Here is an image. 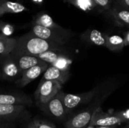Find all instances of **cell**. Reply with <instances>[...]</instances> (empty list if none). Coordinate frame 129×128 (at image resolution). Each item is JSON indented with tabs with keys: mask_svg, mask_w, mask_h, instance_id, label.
I'll use <instances>...</instances> for the list:
<instances>
[{
	"mask_svg": "<svg viewBox=\"0 0 129 128\" xmlns=\"http://www.w3.org/2000/svg\"><path fill=\"white\" fill-rule=\"evenodd\" d=\"M11 54L14 58L16 63H17L21 73L24 72L25 70L30 69L31 67H33L36 65H39L43 63L42 60H41L39 57H35V56L17 54V53H14V52L11 53Z\"/></svg>",
	"mask_w": 129,
	"mask_h": 128,
	"instance_id": "13",
	"label": "cell"
},
{
	"mask_svg": "<svg viewBox=\"0 0 129 128\" xmlns=\"http://www.w3.org/2000/svg\"><path fill=\"white\" fill-rule=\"evenodd\" d=\"M5 57V58L2 63V69H0L2 78L5 80L12 81L16 79L17 81L21 75V72L17 63L11 54Z\"/></svg>",
	"mask_w": 129,
	"mask_h": 128,
	"instance_id": "10",
	"label": "cell"
},
{
	"mask_svg": "<svg viewBox=\"0 0 129 128\" xmlns=\"http://www.w3.org/2000/svg\"><path fill=\"white\" fill-rule=\"evenodd\" d=\"M81 39L88 45L106 48V33L96 29H88L81 35Z\"/></svg>",
	"mask_w": 129,
	"mask_h": 128,
	"instance_id": "12",
	"label": "cell"
},
{
	"mask_svg": "<svg viewBox=\"0 0 129 128\" xmlns=\"http://www.w3.org/2000/svg\"><path fill=\"white\" fill-rule=\"evenodd\" d=\"M32 100L26 95L2 94H0V104L2 105H22L31 106Z\"/></svg>",
	"mask_w": 129,
	"mask_h": 128,
	"instance_id": "16",
	"label": "cell"
},
{
	"mask_svg": "<svg viewBox=\"0 0 129 128\" xmlns=\"http://www.w3.org/2000/svg\"><path fill=\"white\" fill-rule=\"evenodd\" d=\"M49 66L50 65L48 63L43 62L39 65L25 70L21 73L20 77L16 81V84L20 88H23L27 85L31 81L37 78L41 74L44 73Z\"/></svg>",
	"mask_w": 129,
	"mask_h": 128,
	"instance_id": "9",
	"label": "cell"
},
{
	"mask_svg": "<svg viewBox=\"0 0 129 128\" xmlns=\"http://www.w3.org/2000/svg\"><path fill=\"white\" fill-rule=\"evenodd\" d=\"M63 92L60 91L45 105L42 110L56 118L63 119L67 115L63 102Z\"/></svg>",
	"mask_w": 129,
	"mask_h": 128,
	"instance_id": "8",
	"label": "cell"
},
{
	"mask_svg": "<svg viewBox=\"0 0 129 128\" xmlns=\"http://www.w3.org/2000/svg\"><path fill=\"white\" fill-rule=\"evenodd\" d=\"M31 124L35 128H56L52 124L46 121L34 120Z\"/></svg>",
	"mask_w": 129,
	"mask_h": 128,
	"instance_id": "22",
	"label": "cell"
},
{
	"mask_svg": "<svg viewBox=\"0 0 129 128\" xmlns=\"http://www.w3.org/2000/svg\"><path fill=\"white\" fill-rule=\"evenodd\" d=\"M96 7L104 13L108 12L112 8L113 1V0H92Z\"/></svg>",
	"mask_w": 129,
	"mask_h": 128,
	"instance_id": "21",
	"label": "cell"
},
{
	"mask_svg": "<svg viewBox=\"0 0 129 128\" xmlns=\"http://www.w3.org/2000/svg\"><path fill=\"white\" fill-rule=\"evenodd\" d=\"M2 0H0V3H1V2H2Z\"/></svg>",
	"mask_w": 129,
	"mask_h": 128,
	"instance_id": "31",
	"label": "cell"
},
{
	"mask_svg": "<svg viewBox=\"0 0 129 128\" xmlns=\"http://www.w3.org/2000/svg\"><path fill=\"white\" fill-rule=\"evenodd\" d=\"M103 91V85L98 86L93 90L79 94H70L63 93V102L67 113L82 105L91 103L95 97H99L101 91Z\"/></svg>",
	"mask_w": 129,
	"mask_h": 128,
	"instance_id": "5",
	"label": "cell"
},
{
	"mask_svg": "<svg viewBox=\"0 0 129 128\" xmlns=\"http://www.w3.org/2000/svg\"><path fill=\"white\" fill-rule=\"evenodd\" d=\"M37 57L50 66L66 71H69L70 65L72 63V60L66 48L48 51L38 55Z\"/></svg>",
	"mask_w": 129,
	"mask_h": 128,
	"instance_id": "6",
	"label": "cell"
},
{
	"mask_svg": "<svg viewBox=\"0 0 129 128\" xmlns=\"http://www.w3.org/2000/svg\"><path fill=\"white\" fill-rule=\"evenodd\" d=\"M111 93L109 92L108 94H104L103 96H101L98 98L97 101L91 106L88 109L82 111L76 115L71 117L65 124V128H87L91 122L93 113L94 111L101 107V104L103 101L109 96Z\"/></svg>",
	"mask_w": 129,
	"mask_h": 128,
	"instance_id": "4",
	"label": "cell"
},
{
	"mask_svg": "<svg viewBox=\"0 0 129 128\" xmlns=\"http://www.w3.org/2000/svg\"><path fill=\"white\" fill-rule=\"evenodd\" d=\"M124 122H126V121L123 117L122 112L115 114H108L103 112L100 107L93 113L88 127H116Z\"/></svg>",
	"mask_w": 129,
	"mask_h": 128,
	"instance_id": "7",
	"label": "cell"
},
{
	"mask_svg": "<svg viewBox=\"0 0 129 128\" xmlns=\"http://www.w3.org/2000/svg\"><path fill=\"white\" fill-rule=\"evenodd\" d=\"M27 128H35V127H33V126L32 125V124L30 123V124H29V126H28V127H27Z\"/></svg>",
	"mask_w": 129,
	"mask_h": 128,
	"instance_id": "26",
	"label": "cell"
},
{
	"mask_svg": "<svg viewBox=\"0 0 129 128\" xmlns=\"http://www.w3.org/2000/svg\"><path fill=\"white\" fill-rule=\"evenodd\" d=\"M31 32L40 38L61 46L67 45L74 35L72 31L64 29L60 26L54 28H48L39 25H34Z\"/></svg>",
	"mask_w": 129,
	"mask_h": 128,
	"instance_id": "2",
	"label": "cell"
},
{
	"mask_svg": "<svg viewBox=\"0 0 129 128\" xmlns=\"http://www.w3.org/2000/svg\"><path fill=\"white\" fill-rule=\"evenodd\" d=\"M107 16L118 26L129 27V11L113 2Z\"/></svg>",
	"mask_w": 129,
	"mask_h": 128,
	"instance_id": "11",
	"label": "cell"
},
{
	"mask_svg": "<svg viewBox=\"0 0 129 128\" xmlns=\"http://www.w3.org/2000/svg\"><path fill=\"white\" fill-rule=\"evenodd\" d=\"M17 39L0 34V55L6 57L10 55L15 49Z\"/></svg>",
	"mask_w": 129,
	"mask_h": 128,
	"instance_id": "18",
	"label": "cell"
},
{
	"mask_svg": "<svg viewBox=\"0 0 129 128\" xmlns=\"http://www.w3.org/2000/svg\"><path fill=\"white\" fill-rule=\"evenodd\" d=\"M2 119H4V118H2V117H0V123L2 122Z\"/></svg>",
	"mask_w": 129,
	"mask_h": 128,
	"instance_id": "28",
	"label": "cell"
},
{
	"mask_svg": "<svg viewBox=\"0 0 129 128\" xmlns=\"http://www.w3.org/2000/svg\"><path fill=\"white\" fill-rule=\"evenodd\" d=\"M25 106L0 104V117H2L4 119L18 118L21 116H25Z\"/></svg>",
	"mask_w": 129,
	"mask_h": 128,
	"instance_id": "15",
	"label": "cell"
},
{
	"mask_svg": "<svg viewBox=\"0 0 129 128\" xmlns=\"http://www.w3.org/2000/svg\"><path fill=\"white\" fill-rule=\"evenodd\" d=\"M124 128H129V124H128V125H127L126 127H124Z\"/></svg>",
	"mask_w": 129,
	"mask_h": 128,
	"instance_id": "29",
	"label": "cell"
},
{
	"mask_svg": "<svg viewBox=\"0 0 129 128\" xmlns=\"http://www.w3.org/2000/svg\"><path fill=\"white\" fill-rule=\"evenodd\" d=\"M122 115H123V117L125 119L126 121H129V109H127L126 111H123L122 112Z\"/></svg>",
	"mask_w": 129,
	"mask_h": 128,
	"instance_id": "25",
	"label": "cell"
},
{
	"mask_svg": "<svg viewBox=\"0 0 129 128\" xmlns=\"http://www.w3.org/2000/svg\"><path fill=\"white\" fill-rule=\"evenodd\" d=\"M63 84L57 81L41 80L35 92V100L38 106L42 110L45 105L61 91Z\"/></svg>",
	"mask_w": 129,
	"mask_h": 128,
	"instance_id": "3",
	"label": "cell"
},
{
	"mask_svg": "<svg viewBox=\"0 0 129 128\" xmlns=\"http://www.w3.org/2000/svg\"><path fill=\"white\" fill-rule=\"evenodd\" d=\"M70 77L69 71L62 70L57 67L49 66L45 71L42 80L43 81H57L63 84Z\"/></svg>",
	"mask_w": 129,
	"mask_h": 128,
	"instance_id": "14",
	"label": "cell"
},
{
	"mask_svg": "<svg viewBox=\"0 0 129 128\" xmlns=\"http://www.w3.org/2000/svg\"><path fill=\"white\" fill-rule=\"evenodd\" d=\"M123 38H124V43L125 46H128L129 45V29L128 31L125 32L123 34Z\"/></svg>",
	"mask_w": 129,
	"mask_h": 128,
	"instance_id": "24",
	"label": "cell"
},
{
	"mask_svg": "<svg viewBox=\"0 0 129 128\" xmlns=\"http://www.w3.org/2000/svg\"><path fill=\"white\" fill-rule=\"evenodd\" d=\"M106 38H107L106 48L110 51L118 52V51H121L125 47L124 43V38L119 35L106 33Z\"/></svg>",
	"mask_w": 129,
	"mask_h": 128,
	"instance_id": "17",
	"label": "cell"
},
{
	"mask_svg": "<svg viewBox=\"0 0 129 128\" xmlns=\"http://www.w3.org/2000/svg\"><path fill=\"white\" fill-rule=\"evenodd\" d=\"M34 25H39L44 27H48V28H54L60 26L57 23H55L51 17L48 15L42 14L41 15H38L34 21Z\"/></svg>",
	"mask_w": 129,
	"mask_h": 128,
	"instance_id": "20",
	"label": "cell"
},
{
	"mask_svg": "<svg viewBox=\"0 0 129 128\" xmlns=\"http://www.w3.org/2000/svg\"><path fill=\"white\" fill-rule=\"evenodd\" d=\"M26 10L25 6L18 2L2 0L0 3V17L7 13H19Z\"/></svg>",
	"mask_w": 129,
	"mask_h": 128,
	"instance_id": "19",
	"label": "cell"
},
{
	"mask_svg": "<svg viewBox=\"0 0 129 128\" xmlns=\"http://www.w3.org/2000/svg\"><path fill=\"white\" fill-rule=\"evenodd\" d=\"M17 39V45L14 53L27 54L37 57L38 55L51 50H60L65 48L64 46L40 38L31 32L19 37ZM12 52V53H13Z\"/></svg>",
	"mask_w": 129,
	"mask_h": 128,
	"instance_id": "1",
	"label": "cell"
},
{
	"mask_svg": "<svg viewBox=\"0 0 129 128\" xmlns=\"http://www.w3.org/2000/svg\"><path fill=\"white\" fill-rule=\"evenodd\" d=\"M115 3L129 11V0H113Z\"/></svg>",
	"mask_w": 129,
	"mask_h": 128,
	"instance_id": "23",
	"label": "cell"
},
{
	"mask_svg": "<svg viewBox=\"0 0 129 128\" xmlns=\"http://www.w3.org/2000/svg\"><path fill=\"white\" fill-rule=\"evenodd\" d=\"M112 127H97V128H112Z\"/></svg>",
	"mask_w": 129,
	"mask_h": 128,
	"instance_id": "27",
	"label": "cell"
},
{
	"mask_svg": "<svg viewBox=\"0 0 129 128\" xmlns=\"http://www.w3.org/2000/svg\"><path fill=\"white\" fill-rule=\"evenodd\" d=\"M0 78H2V73H1V70H0Z\"/></svg>",
	"mask_w": 129,
	"mask_h": 128,
	"instance_id": "30",
	"label": "cell"
}]
</instances>
